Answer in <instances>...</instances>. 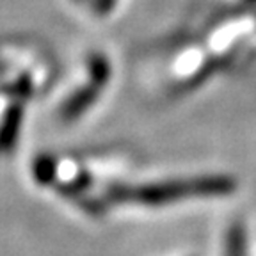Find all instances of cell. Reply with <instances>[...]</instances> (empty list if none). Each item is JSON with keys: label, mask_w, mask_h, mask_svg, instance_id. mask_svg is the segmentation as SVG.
I'll return each mask as SVG.
<instances>
[{"label": "cell", "mask_w": 256, "mask_h": 256, "mask_svg": "<svg viewBox=\"0 0 256 256\" xmlns=\"http://www.w3.org/2000/svg\"><path fill=\"white\" fill-rule=\"evenodd\" d=\"M212 188L201 182H168V184H153L144 187H118L112 188L108 198L116 203H136V204H164L180 200L187 194Z\"/></svg>", "instance_id": "obj_1"}]
</instances>
